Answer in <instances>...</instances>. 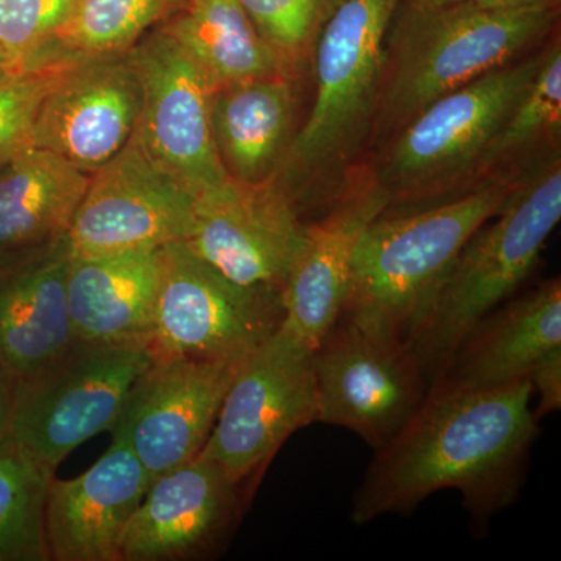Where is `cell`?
Masks as SVG:
<instances>
[{
    "label": "cell",
    "mask_w": 561,
    "mask_h": 561,
    "mask_svg": "<svg viewBox=\"0 0 561 561\" xmlns=\"http://www.w3.org/2000/svg\"><path fill=\"white\" fill-rule=\"evenodd\" d=\"M241 364L154 359L111 434L130 446L150 483L201 456Z\"/></svg>",
    "instance_id": "cell-14"
},
{
    "label": "cell",
    "mask_w": 561,
    "mask_h": 561,
    "mask_svg": "<svg viewBox=\"0 0 561 561\" xmlns=\"http://www.w3.org/2000/svg\"><path fill=\"white\" fill-rule=\"evenodd\" d=\"M153 360L149 343H73L49 368L14 383L10 440L55 474L73 449L113 430Z\"/></svg>",
    "instance_id": "cell-7"
},
{
    "label": "cell",
    "mask_w": 561,
    "mask_h": 561,
    "mask_svg": "<svg viewBox=\"0 0 561 561\" xmlns=\"http://www.w3.org/2000/svg\"><path fill=\"white\" fill-rule=\"evenodd\" d=\"M479 10L507 11L531 9V7L560 5V0H465Z\"/></svg>",
    "instance_id": "cell-34"
},
{
    "label": "cell",
    "mask_w": 561,
    "mask_h": 561,
    "mask_svg": "<svg viewBox=\"0 0 561 561\" xmlns=\"http://www.w3.org/2000/svg\"><path fill=\"white\" fill-rule=\"evenodd\" d=\"M161 265L162 249L70 260L68 305L76 341L150 345Z\"/></svg>",
    "instance_id": "cell-21"
},
{
    "label": "cell",
    "mask_w": 561,
    "mask_h": 561,
    "mask_svg": "<svg viewBox=\"0 0 561 561\" xmlns=\"http://www.w3.org/2000/svg\"><path fill=\"white\" fill-rule=\"evenodd\" d=\"M284 319L280 290L236 283L183 242L162 247L154 359L242 364Z\"/></svg>",
    "instance_id": "cell-8"
},
{
    "label": "cell",
    "mask_w": 561,
    "mask_h": 561,
    "mask_svg": "<svg viewBox=\"0 0 561 561\" xmlns=\"http://www.w3.org/2000/svg\"><path fill=\"white\" fill-rule=\"evenodd\" d=\"M461 2H465V0H408L400 21L394 27V33L405 31V28L412 27V25L419 24V22L440 13V11L453 9Z\"/></svg>",
    "instance_id": "cell-32"
},
{
    "label": "cell",
    "mask_w": 561,
    "mask_h": 561,
    "mask_svg": "<svg viewBox=\"0 0 561 561\" xmlns=\"http://www.w3.org/2000/svg\"><path fill=\"white\" fill-rule=\"evenodd\" d=\"M559 345L561 283L552 278L486 313L432 382L483 390L524 381L538 360Z\"/></svg>",
    "instance_id": "cell-20"
},
{
    "label": "cell",
    "mask_w": 561,
    "mask_h": 561,
    "mask_svg": "<svg viewBox=\"0 0 561 561\" xmlns=\"http://www.w3.org/2000/svg\"><path fill=\"white\" fill-rule=\"evenodd\" d=\"M68 239L0 264V365L14 383L61 359L76 343L68 305Z\"/></svg>",
    "instance_id": "cell-19"
},
{
    "label": "cell",
    "mask_w": 561,
    "mask_h": 561,
    "mask_svg": "<svg viewBox=\"0 0 561 561\" xmlns=\"http://www.w3.org/2000/svg\"><path fill=\"white\" fill-rule=\"evenodd\" d=\"M561 219L560 154L524 169L507 201L459 251L405 343L427 382L445 370L460 342L513 297L535 268Z\"/></svg>",
    "instance_id": "cell-3"
},
{
    "label": "cell",
    "mask_w": 561,
    "mask_h": 561,
    "mask_svg": "<svg viewBox=\"0 0 561 561\" xmlns=\"http://www.w3.org/2000/svg\"><path fill=\"white\" fill-rule=\"evenodd\" d=\"M545 50L442 95L391 135L376 179L391 205L435 197L479 171L483 153L537 73Z\"/></svg>",
    "instance_id": "cell-6"
},
{
    "label": "cell",
    "mask_w": 561,
    "mask_h": 561,
    "mask_svg": "<svg viewBox=\"0 0 561 561\" xmlns=\"http://www.w3.org/2000/svg\"><path fill=\"white\" fill-rule=\"evenodd\" d=\"M522 173H496L435 205L379 214L354 250L341 317L405 342L459 251Z\"/></svg>",
    "instance_id": "cell-2"
},
{
    "label": "cell",
    "mask_w": 561,
    "mask_h": 561,
    "mask_svg": "<svg viewBox=\"0 0 561 561\" xmlns=\"http://www.w3.org/2000/svg\"><path fill=\"white\" fill-rule=\"evenodd\" d=\"M140 87L133 138L151 164L197 197L230 179L210 128L213 87L197 62L158 27L127 51Z\"/></svg>",
    "instance_id": "cell-11"
},
{
    "label": "cell",
    "mask_w": 561,
    "mask_h": 561,
    "mask_svg": "<svg viewBox=\"0 0 561 561\" xmlns=\"http://www.w3.org/2000/svg\"><path fill=\"white\" fill-rule=\"evenodd\" d=\"M149 486L146 468L117 437L83 474L54 478L46 504L50 560L122 561L125 534Z\"/></svg>",
    "instance_id": "cell-18"
},
{
    "label": "cell",
    "mask_w": 561,
    "mask_h": 561,
    "mask_svg": "<svg viewBox=\"0 0 561 561\" xmlns=\"http://www.w3.org/2000/svg\"><path fill=\"white\" fill-rule=\"evenodd\" d=\"M557 18L559 5L491 11L461 2L391 33L373 138L394 135L442 95L518 60Z\"/></svg>",
    "instance_id": "cell-5"
},
{
    "label": "cell",
    "mask_w": 561,
    "mask_h": 561,
    "mask_svg": "<svg viewBox=\"0 0 561 561\" xmlns=\"http://www.w3.org/2000/svg\"><path fill=\"white\" fill-rule=\"evenodd\" d=\"M186 5L187 0H77L55 49L72 58L125 54Z\"/></svg>",
    "instance_id": "cell-26"
},
{
    "label": "cell",
    "mask_w": 561,
    "mask_h": 561,
    "mask_svg": "<svg viewBox=\"0 0 561 561\" xmlns=\"http://www.w3.org/2000/svg\"><path fill=\"white\" fill-rule=\"evenodd\" d=\"M140 110L127 51L79 58L41 105L31 147L92 175L130 140Z\"/></svg>",
    "instance_id": "cell-15"
},
{
    "label": "cell",
    "mask_w": 561,
    "mask_h": 561,
    "mask_svg": "<svg viewBox=\"0 0 561 561\" xmlns=\"http://www.w3.org/2000/svg\"><path fill=\"white\" fill-rule=\"evenodd\" d=\"M561 128V47L559 39L545 49L529 87L505 117L483 153L478 173L508 165L523 154L559 139Z\"/></svg>",
    "instance_id": "cell-27"
},
{
    "label": "cell",
    "mask_w": 561,
    "mask_h": 561,
    "mask_svg": "<svg viewBox=\"0 0 561 561\" xmlns=\"http://www.w3.org/2000/svg\"><path fill=\"white\" fill-rule=\"evenodd\" d=\"M194 195L151 164L135 138L98 172L66 232L70 260L186 241Z\"/></svg>",
    "instance_id": "cell-13"
},
{
    "label": "cell",
    "mask_w": 561,
    "mask_h": 561,
    "mask_svg": "<svg viewBox=\"0 0 561 561\" xmlns=\"http://www.w3.org/2000/svg\"><path fill=\"white\" fill-rule=\"evenodd\" d=\"M77 0H0V50L13 72L35 68L57 55V41Z\"/></svg>",
    "instance_id": "cell-28"
},
{
    "label": "cell",
    "mask_w": 561,
    "mask_h": 561,
    "mask_svg": "<svg viewBox=\"0 0 561 561\" xmlns=\"http://www.w3.org/2000/svg\"><path fill=\"white\" fill-rule=\"evenodd\" d=\"M341 0H239L261 38L291 73L312 57L323 25Z\"/></svg>",
    "instance_id": "cell-29"
},
{
    "label": "cell",
    "mask_w": 561,
    "mask_h": 561,
    "mask_svg": "<svg viewBox=\"0 0 561 561\" xmlns=\"http://www.w3.org/2000/svg\"><path fill=\"white\" fill-rule=\"evenodd\" d=\"M14 381L0 365V445L9 440L13 416Z\"/></svg>",
    "instance_id": "cell-33"
},
{
    "label": "cell",
    "mask_w": 561,
    "mask_h": 561,
    "mask_svg": "<svg viewBox=\"0 0 561 561\" xmlns=\"http://www.w3.org/2000/svg\"><path fill=\"white\" fill-rule=\"evenodd\" d=\"M243 486L206 457L158 476L131 518L122 561L190 560L216 551L242 512Z\"/></svg>",
    "instance_id": "cell-16"
},
{
    "label": "cell",
    "mask_w": 561,
    "mask_h": 561,
    "mask_svg": "<svg viewBox=\"0 0 561 561\" xmlns=\"http://www.w3.org/2000/svg\"><path fill=\"white\" fill-rule=\"evenodd\" d=\"M317 423L345 427L373 449L400 434L430 382L408 343L339 317L313 348Z\"/></svg>",
    "instance_id": "cell-10"
},
{
    "label": "cell",
    "mask_w": 561,
    "mask_h": 561,
    "mask_svg": "<svg viewBox=\"0 0 561 561\" xmlns=\"http://www.w3.org/2000/svg\"><path fill=\"white\" fill-rule=\"evenodd\" d=\"M90 175L27 149L0 168V264L65 238Z\"/></svg>",
    "instance_id": "cell-23"
},
{
    "label": "cell",
    "mask_w": 561,
    "mask_h": 561,
    "mask_svg": "<svg viewBox=\"0 0 561 561\" xmlns=\"http://www.w3.org/2000/svg\"><path fill=\"white\" fill-rule=\"evenodd\" d=\"M317 423L313 348L286 327L239 365L201 456L256 482L295 432Z\"/></svg>",
    "instance_id": "cell-9"
},
{
    "label": "cell",
    "mask_w": 561,
    "mask_h": 561,
    "mask_svg": "<svg viewBox=\"0 0 561 561\" xmlns=\"http://www.w3.org/2000/svg\"><path fill=\"white\" fill-rule=\"evenodd\" d=\"M305 234L300 210L278 176L254 184L228 179L195 197L183 243L242 286L283 291Z\"/></svg>",
    "instance_id": "cell-12"
},
{
    "label": "cell",
    "mask_w": 561,
    "mask_h": 561,
    "mask_svg": "<svg viewBox=\"0 0 561 561\" xmlns=\"http://www.w3.org/2000/svg\"><path fill=\"white\" fill-rule=\"evenodd\" d=\"M402 0H341L313 47L316 101L278 173L298 210L323 205L327 180L342 173L370 138L386 43Z\"/></svg>",
    "instance_id": "cell-4"
},
{
    "label": "cell",
    "mask_w": 561,
    "mask_h": 561,
    "mask_svg": "<svg viewBox=\"0 0 561 561\" xmlns=\"http://www.w3.org/2000/svg\"><path fill=\"white\" fill-rule=\"evenodd\" d=\"M391 198L375 172L346 181L328 213L306 224L305 243L284 283L283 327L316 348L341 317L362 232Z\"/></svg>",
    "instance_id": "cell-17"
},
{
    "label": "cell",
    "mask_w": 561,
    "mask_h": 561,
    "mask_svg": "<svg viewBox=\"0 0 561 561\" xmlns=\"http://www.w3.org/2000/svg\"><path fill=\"white\" fill-rule=\"evenodd\" d=\"M54 478L10 438L0 445V561L50 560L46 504Z\"/></svg>",
    "instance_id": "cell-25"
},
{
    "label": "cell",
    "mask_w": 561,
    "mask_h": 561,
    "mask_svg": "<svg viewBox=\"0 0 561 561\" xmlns=\"http://www.w3.org/2000/svg\"><path fill=\"white\" fill-rule=\"evenodd\" d=\"M160 28L197 62L214 91L257 77L294 76L261 38L239 0H187Z\"/></svg>",
    "instance_id": "cell-24"
},
{
    "label": "cell",
    "mask_w": 561,
    "mask_h": 561,
    "mask_svg": "<svg viewBox=\"0 0 561 561\" xmlns=\"http://www.w3.org/2000/svg\"><path fill=\"white\" fill-rule=\"evenodd\" d=\"M291 79L287 73L257 77L213 92L214 146L231 180L254 184L278 176L295 138Z\"/></svg>",
    "instance_id": "cell-22"
},
{
    "label": "cell",
    "mask_w": 561,
    "mask_h": 561,
    "mask_svg": "<svg viewBox=\"0 0 561 561\" xmlns=\"http://www.w3.org/2000/svg\"><path fill=\"white\" fill-rule=\"evenodd\" d=\"M530 379L467 390L431 382L412 420L376 449L354 494L351 519L409 513L438 490L463 497L476 529L518 500L538 419Z\"/></svg>",
    "instance_id": "cell-1"
},
{
    "label": "cell",
    "mask_w": 561,
    "mask_h": 561,
    "mask_svg": "<svg viewBox=\"0 0 561 561\" xmlns=\"http://www.w3.org/2000/svg\"><path fill=\"white\" fill-rule=\"evenodd\" d=\"M534 393L538 394L537 411L535 416L538 420L560 411L561 408V345L549 350L538 360L529 376Z\"/></svg>",
    "instance_id": "cell-31"
},
{
    "label": "cell",
    "mask_w": 561,
    "mask_h": 561,
    "mask_svg": "<svg viewBox=\"0 0 561 561\" xmlns=\"http://www.w3.org/2000/svg\"><path fill=\"white\" fill-rule=\"evenodd\" d=\"M79 58H55L0 80V168L31 149L33 127L44 99Z\"/></svg>",
    "instance_id": "cell-30"
},
{
    "label": "cell",
    "mask_w": 561,
    "mask_h": 561,
    "mask_svg": "<svg viewBox=\"0 0 561 561\" xmlns=\"http://www.w3.org/2000/svg\"><path fill=\"white\" fill-rule=\"evenodd\" d=\"M10 73H13V69H11L10 62L7 60L3 51L0 50V80L5 79Z\"/></svg>",
    "instance_id": "cell-35"
}]
</instances>
